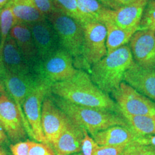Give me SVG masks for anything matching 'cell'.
Segmentation results:
<instances>
[{"label":"cell","instance_id":"obj_14","mask_svg":"<svg viewBox=\"0 0 155 155\" xmlns=\"http://www.w3.org/2000/svg\"><path fill=\"white\" fill-rule=\"evenodd\" d=\"M148 2L149 0H143L117 9H109L105 22H113L124 30H139L141 17Z\"/></svg>","mask_w":155,"mask_h":155},{"label":"cell","instance_id":"obj_33","mask_svg":"<svg viewBox=\"0 0 155 155\" xmlns=\"http://www.w3.org/2000/svg\"><path fill=\"white\" fill-rule=\"evenodd\" d=\"M143 0H107V7L112 9H117L119 7L139 2Z\"/></svg>","mask_w":155,"mask_h":155},{"label":"cell","instance_id":"obj_3","mask_svg":"<svg viewBox=\"0 0 155 155\" xmlns=\"http://www.w3.org/2000/svg\"><path fill=\"white\" fill-rule=\"evenodd\" d=\"M51 98L71 121L86 130L92 137L98 131L114 126L130 127L121 114L78 106L55 96Z\"/></svg>","mask_w":155,"mask_h":155},{"label":"cell","instance_id":"obj_13","mask_svg":"<svg viewBox=\"0 0 155 155\" xmlns=\"http://www.w3.org/2000/svg\"><path fill=\"white\" fill-rule=\"evenodd\" d=\"M28 26L38 48L40 63L61 48L57 34L47 19Z\"/></svg>","mask_w":155,"mask_h":155},{"label":"cell","instance_id":"obj_20","mask_svg":"<svg viewBox=\"0 0 155 155\" xmlns=\"http://www.w3.org/2000/svg\"><path fill=\"white\" fill-rule=\"evenodd\" d=\"M7 5L11 8L18 24L32 25L47 19L31 0H10Z\"/></svg>","mask_w":155,"mask_h":155},{"label":"cell","instance_id":"obj_21","mask_svg":"<svg viewBox=\"0 0 155 155\" xmlns=\"http://www.w3.org/2000/svg\"><path fill=\"white\" fill-rule=\"evenodd\" d=\"M106 28V48L107 54L113 53L130 41L136 30H124L120 28L111 22L103 23Z\"/></svg>","mask_w":155,"mask_h":155},{"label":"cell","instance_id":"obj_26","mask_svg":"<svg viewBox=\"0 0 155 155\" xmlns=\"http://www.w3.org/2000/svg\"><path fill=\"white\" fill-rule=\"evenodd\" d=\"M139 30L155 32V0H149L143 12Z\"/></svg>","mask_w":155,"mask_h":155},{"label":"cell","instance_id":"obj_18","mask_svg":"<svg viewBox=\"0 0 155 155\" xmlns=\"http://www.w3.org/2000/svg\"><path fill=\"white\" fill-rule=\"evenodd\" d=\"M83 129L68 117L63 131L53 145L55 155H72L81 152Z\"/></svg>","mask_w":155,"mask_h":155},{"label":"cell","instance_id":"obj_23","mask_svg":"<svg viewBox=\"0 0 155 155\" xmlns=\"http://www.w3.org/2000/svg\"><path fill=\"white\" fill-rule=\"evenodd\" d=\"M123 116L131 130L139 137L155 135V116Z\"/></svg>","mask_w":155,"mask_h":155},{"label":"cell","instance_id":"obj_5","mask_svg":"<svg viewBox=\"0 0 155 155\" xmlns=\"http://www.w3.org/2000/svg\"><path fill=\"white\" fill-rule=\"evenodd\" d=\"M74 59L68 52L61 47L40 63L35 75L50 86L71 78L78 72Z\"/></svg>","mask_w":155,"mask_h":155},{"label":"cell","instance_id":"obj_10","mask_svg":"<svg viewBox=\"0 0 155 155\" xmlns=\"http://www.w3.org/2000/svg\"><path fill=\"white\" fill-rule=\"evenodd\" d=\"M0 127L13 142L21 141L27 136L20 113L6 93L0 95Z\"/></svg>","mask_w":155,"mask_h":155},{"label":"cell","instance_id":"obj_40","mask_svg":"<svg viewBox=\"0 0 155 155\" xmlns=\"http://www.w3.org/2000/svg\"><path fill=\"white\" fill-rule=\"evenodd\" d=\"M98 1L100 2L101 3H102L104 5L107 7V0H98Z\"/></svg>","mask_w":155,"mask_h":155},{"label":"cell","instance_id":"obj_27","mask_svg":"<svg viewBox=\"0 0 155 155\" xmlns=\"http://www.w3.org/2000/svg\"><path fill=\"white\" fill-rule=\"evenodd\" d=\"M98 146V144L95 141L94 138L91 137L88 131L83 129V139L81 142V154L94 155Z\"/></svg>","mask_w":155,"mask_h":155},{"label":"cell","instance_id":"obj_32","mask_svg":"<svg viewBox=\"0 0 155 155\" xmlns=\"http://www.w3.org/2000/svg\"><path fill=\"white\" fill-rule=\"evenodd\" d=\"M134 148L130 155H155V147L150 145H139L133 141Z\"/></svg>","mask_w":155,"mask_h":155},{"label":"cell","instance_id":"obj_17","mask_svg":"<svg viewBox=\"0 0 155 155\" xmlns=\"http://www.w3.org/2000/svg\"><path fill=\"white\" fill-rule=\"evenodd\" d=\"M124 81L155 102V71L145 70L134 62L124 73Z\"/></svg>","mask_w":155,"mask_h":155},{"label":"cell","instance_id":"obj_31","mask_svg":"<svg viewBox=\"0 0 155 155\" xmlns=\"http://www.w3.org/2000/svg\"><path fill=\"white\" fill-rule=\"evenodd\" d=\"M9 147L13 155H29V150H30L29 139L11 144Z\"/></svg>","mask_w":155,"mask_h":155},{"label":"cell","instance_id":"obj_15","mask_svg":"<svg viewBox=\"0 0 155 155\" xmlns=\"http://www.w3.org/2000/svg\"><path fill=\"white\" fill-rule=\"evenodd\" d=\"M0 68L11 74L34 75L16 42L9 36L0 53Z\"/></svg>","mask_w":155,"mask_h":155},{"label":"cell","instance_id":"obj_41","mask_svg":"<svg viewBox=\"0 0 155 155\" xmlns=\"http://www.w3.org/2000/svg\"><path fill=\"white\" fill-rule=\"evenodd\" d=\"M72 155H81V154H79V153H78V154H72Z\"/></svg>","mask_w":155,"mask_h":155},{"label":"cell","instance_id":"obj_22","mask_svg":"<svg viewBox=\"0 0 155 155\" xmlns=\"http://www.w3.org/2000/svg\"><path fill=\"white\" fill-rule=\"evenodd\" d=\"M79 10L89 22L104 23L109 8L98 0H77Z\"/></svg>","mask_w":155,"mask_h":155},{"label":"cell","instance_id":"obj_19","mask_svg":"<svg viewBox=\"0 0 155 155\" xmlns=\"http://www.w3.org/2000/svg\"><path fill=\"white\" fill-rule=\"evenodd\" d=\"M139 137L130 127L114 126L97 132L93 136L95 141L99 146H119L129 145Z\"/></svg>","mask_w":155,"mask_h":155},{"label":"cell","instance_id":"obj_29","mask_svg":"<svg viewBox=\"0 0 155 155\" xmlns=\"http://www.w3.org/2000/svg\"><path fill=\"white\" fill-rule=\"evenodd\" d=\"M129 145L124 144L119 146H99L97 147L94 155H121Z\"/></svg>","mask_w":155,"mask_h":155},{"label":"cell","instance_id":"obj_2","mask_svg":"<svg viewBox=\"0 0 155 155\" xmlns=\"http://www.w3.org/2000/svg\"><path fill=\"white\" fill-rule=\"evenodd\" d=\"M134 62L130 48L126 45L91 65V78L101 90L112 95L119 89L124 73Z\"/></svg>","mask_w":155,"mask_h":155},{"label":"cell","instance_id":"obj_6","mask_svg":"<svg viewBox=\"0 0 155 155\" xmlns=\"http://www.w3.org/2000/svg\"><path fill=\"white\" fill-rule=\"evenodd\" d=\"M0 78L2 81L6 91L12 98L11 99L14 101L17 109L20 113L23 125L27 134L31 138L34 139L33 133L23 111V104L32 91L42 81H40L34 75H19L11 74L5 72L1 68H0Z\"/></svg>","mask_w":155,"mask_h":155},{"label":"cell","instance_id":"obj_1","mask_svg":"<svg viewBox=\"0 0 155 155\" xmlns=\"http://www.w3.org/2000/svg\"><path fill=\"white\" fill-rule=\"evenodd\" d=\"M50 91L53 96L76 105L121 114L115 101L101 90L93 82L90 74L83 69H79L68 80L52 84Z\"/></svg>","mask_w":155,"mask_h":155},{"label":"cell","instance_id":"obj_8","mask_svg":"<svg viewBox=\"0 0 155 155\" xmlns=\"http://www.w3.org/2000/svg\"><path fill=\"white\" fill-rule=\"evenodd\" d=\"M83 28V58L86 65L91 67L107 55L106 28L98 22H87Z\"/></svg>","mask_w":155,"mask_h":155},{"label":"cell","instance_id":"obj_30","mask_svg":"<svg viewBox=\"0 0 155 155\" xmlns=\"http://www.w3.org/2000/svg\"><path fill=\"white\" fill-rule=\"evenodd\" d=\"M39 11L47 17L56 11L53 0H31Z\"/></svg>","mask_w":155,"mask_h":155},{"label":"cell","instance_id":"obj_24","mask_svg":"<svg viewBox=\"0 0 155 155\" xmlns=\"http://www.w3.org/2000/svg\"><path fill=\"white\" fill-rule=\"evenodd\" d=\"M17 24L18 22L8 5L0 9V53L8 38L12 28Z\"/></svg>","mask_w":155,"mask_h":155},{"label":"cell","instance_id":"obj_34","mask_svg":"<svg viewBox=\"0 0 155 155\" xmlns=\"http://www.w3.org/2000/svg\"><path fill=\"white\" fill-rule=\"evenodd\" d=\"M134 142L139 145H150L155 147V135L141 136L137 137Z\"/></svg>","mask_w":155,"mask_h":155},{"label":"cell","instance_id":"obj_28","mask_svg":"<svg viewBox=\"0 0 155 155\" xmlns=\"http://www.w3.org/2000/svg\"><path fill=\"white\" fill-rule=\"evenodd\" d=\"M29 155H55V151L49 144L37 143L29 140Z\"/></svg>","mask_w":155,"mask_h":155},{"label":"cell","instance_id":"obj_39","mask_svg":"<svg viewBox=\"0 0 155 155\" xmlns=\"http://www.w3.org/2000/svg\"><path fill=\"white\" fill-rule=\"evenodd\" d=\"M0 155H7V151L2 147H0Z\"/></svg>","mask_w":155,"mask_h":155},{"label":"cell","instance_id":"obj_36","mask_svg":"<svg viewBox=\"0 0 155 155\" xmlns=\"http://www.w3.org/2000/svg\"><path fill=\"white\" fill-rule=\"evenodd\" d=\"M133 148H134V144L132 142L131 144H129V146L127 147V148L126 149L124 152L122 153L121 155H130L131 152H132L133 150Z\"/></svg>","mask_w":155,"mask_h":155},{"label":"cell","instance_id":"obj_16","mask_svg":"<svg viewBox=\"0 0 155 155\" xmlns=\"http://www.w3.org/2000/svg\"><path fill=\"white\" fill-rule=\"evenodd\" d=\"M9 36L16 42L19 50L22 52L23 57L30 65L33 74L35 75V72L40 61L39 59L38 48L35 43L30 28L27 25L17 24L12 28Z\"/></svg>","mask_w":155,"mask_h":155},{"label":"cell","instance_id":"obj_38","mask_svg":"<svg viewBox=\"0 0 155 155\" xmlns=\"http://www.w3.org/2000/svg\"><path fill=\"white\" fill-rule=\"evenodd\" d=\"M5 86H4L2 79L0 78V95H2V94H5Z\"/></svg>","mask_w":155,"mask_h":155},{"label":"cell","instance_id":"obj_35","mask_svg":"<svg viewBox=\"0 0 155 155\" xmlns=\"http://www.w3.org/2000/svg\"><path fill=\"white\" fill-rule=\"evenodd\" d=\"M7 141V135L5 130L0 127V145Z\"/></svg>","mask_w":155,"mask_h":155},{"label":"cell","instance_id":"obj_11","mask_svg":"<svg viewBox=\"0 0 155 155\" xmlns=\"http://www.w3.org/2000/svg\"><path fill=\"white\" fill-rule=\"evenodd\" d=\"M134 61L145 70L155 71V32L138 30L129 41Z\"/></svg>","mask_w":155,"mask_h":155},{"label":"cell","instance_id":"obj_4","mask_svg":"<svg viewBox=\"0 0 155 155\" xmlns=\"http://www.w3.org/2000/svg\"><path fill=\"white\" fill-rule=\"evenodd\" d=\"M47 19L57 34L61 47L68 52L75 61V68L84 66L86 63L83 58V25L57 10L47 17Z\"/></svg>","mask_w":155,"mask_h":155},{"label":"cell","instance_id":"obj_37","mask_svg":"<svg viewBox=\"0 0 155 155\" xmlns=\"http://www.w3.org/2000/svg\"><path fill=\"white\" fill-rule=\"evenodd\" d=\"M10 0H0V9L4 8Z\"/></svg>","mask_w":155,"mask_h":155},{"label":"cell","instance_id":"obj_7","mask_svg":"<svg viewBox=\"0 0 155 155\" xmlns=\"http://www.w3.org/2000/svg\"><path fill=\"white\" fill-rule=\"evenodd\" d=\"M122 115L155 116V102L121 82L119 89L112 94Z\"/></svg>","mask_w":155,"mask_h":155},{"label":"cell","instance_id":"obj_9","mask_svg":"<svg viewBox=\"0 0 155 155\" xmlns=\"http://www.w3.org/2000/svg\"><path fill=\"white\" fill-rule=\"evenodd\" d=\"M50 88L49 84L41 81L32 91L23 104V111L33 133L34 139L44 144L48 143L42 128V106L45 98L50 94Z\"/></svg>","mask_w":155,"mask_h":155},{"label":"cell","instance_id":"obj_25","mask_svg":"<svg viewBox=\"0 0 155 155\" xmlns=\"http://www.w3.org/2000/svg\"><path fill=\"white\" fill-rule=\"evenodd\" d=\"M53 2L57 11L71 17L82 25L88 22L79 10L77 0H53Z\"/></svg>","mask_w":155,"mask_h":155},{"label":"cell","instance_id":"obj_12","mask_svg":"<svg viewBox=\"0 0 155 155\" xmlns=\"http://www.w3.org/2000/svg\"><path fill=\"white\" fill-rule=\"evenodd\" d=\"M68 116L56 105L50 94L42 102L41 124L48 143L53 147L63 131Z\"/></svg>","mask_w":155,"mask_h":155}]
</instances>
